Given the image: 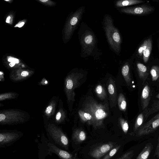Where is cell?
Instances as JSON below:
<instances>
[{
  "label": "cell",
  "instance_id": "obj_1",
  "mask_svg": "<svg viewBox=\"0 0 159 159\" xmlns=\"http://www.w3.org/2000/svg\"><path fill=\"white\" fill-rule=\"evenodd\" d=\"M78 35L81 47V57L85 58L90 56L94 59L99 58L102 53L98 48L97 38L93 30L85 22L81 23Z\"/></svg>",
  "mask_w": 159,
  "mask_h": 159
},
{
  "label": "cell",
  "instance_id": "obj_2",
  "mask_svg": "<svg viewBox=\"0 0 159 159\" xmlns=\"http://www.w3.org/2000/svg\"><path fill=\"white\" fill-rule=\"evenodd\" d=\"M102 23L110 49L119 55L121 50L122 38L119 29L114 25L112 17L110 15L105 14Z\"/></svg>",
  "mask_w": 159,
  "mask_h": 159
},
{
  "label": "cell",
  "instance_id": "obj_3",
  "mask_svg": "<svg viewBox=\"0 0 159 159\" xmlns=\"http://www.w3.org/2000/svg\"><path fill=\"white\" fill-rule=\"evenodd\" d=\"M31 116L25 111L19 109H4L0 111L1 125H14L29 121Z\"/></svg>",
  "mask_w": 159,
  "mask_h": 159
},
{
  "label": "cell",
  "instance_id": "obj_4",
  "mask_svg": "<svg viewBox=\"0 0 159 159\" xmlns=\"http://www.w3.org/2000/svg\"><path fill=\"white\" fill-rule=\"evenodd\" d=\"M85 11V7L82 6L69 15L63 30V39L65 43L70 40L80 22Z\"/></svg>",
  "mask_w": 159,
  "mask_h": 159
},
{
  "label": "cell",
  "instance_id": "obj_5",
  "mask_svg": "<svg viewBox=\"0 0 159 159\" xmlns=\"http://www.w3.org/2000/svg\"><path fill=\"white\" fill-rule=\"evenodd\" d=\"M43 123L48 136L52 139L55 144L68 150L69 139L61 128L52 121Z\"/></svg>",
  "mask_w": 159,
  "mask_h": 159
},
{
  "label": "cell",
  "instance_id": "obj_6",
  "mask_svg": "<svg viewBox=\"0 0 159 159\" xmlns=\"http://www.w3.org/2000/svg\"><path fill=\"white\" fill-rule=\"evenodd\" d=\"M21 131L17 130H1L0 147H8L13 144L23 135Z\"/></svg>",
  "mask_w": 159,
  "mask_h": 159
},
{
  "label": "cell",
  "instance_id": "obj_7",
  "mask_svg": "<svg viewBox=\"0 0 159 159\" xmlns=\"http://www.w3.org/2000/svg\"><path fill=\"white\" fill-rule=\"evenodd\" d=\"M59 99L58 96H53L44 107L42 112L43 123L51 121L53 120L57 109Z\"/></svg>",
  "mask_w": 159,
  "mask_h": 159
},
{
  "label": "cell",
  "instance_id": "obj_8",
  "mask_svg": "<svg viewBox=\"0 0 159 159\" xmlns=\"http://www.w3.org/2000/svg\"><path fill=\"white\" fill-rule=\"evenodd\" d=\"M77 75L75 73L68 74L65 78L64 82V91L66 95L68 104L73 100V90L77 83Z\"/></svg>",
  "mask_w": 159,
  "mask_h": 159
},
{
  "label": "cell",
  "instance_id": "obj_9",
  "mask_svg": "<svg viewBox=\"0 0 159 159\" xmlns=\"http://www.w3.org/2000/svg\"><path fill=\"white\" fill-rule=\"evenodd\" d=\"M34 72V70L26 68L16 69L11 71L9 78L12 82H20L30 78Z\"/></svg>",
  "mask_w": 159,
  "mask_h": 159
},
{
  "label": "cell",
  "instance_id": "obj_10",
  "mask_svg": "<svg viewBox=\"0 0 159 159\" xmlns=\"http://www.w3.org/2000/svg\"><path fill=\"white\" fill-rule=\"evenodd\" d=\"M159 126V112L140 127L138 132V136L149 134Z\"/></svg>",
  "mask_w": 159,
  "mask_h": 159
},
{
  "label": "cell",
  "instance_id": "obj_11",
  "mask_svg": "<svg viewBox=\"0 0 159 159\" xmlns=\"http://www.w3.org/2000/svg\"><path fill=\"white\" fill-rule=\"evenodd\" d=\"M120 13L133 15H143L149 14L154 10L153 8L148 6L127 7L117 9Z\"/></svg>",
  "mask_w": 159,
  "mask_h": 159
},
{
  "label": "cell",
  "instance_id": "obj_12",
  "mask_svg": "<svg viewBox=\"0 0 159 159\" xmlns=\"http://www.w3.org/2000/svg\"><path fill=\"white\" fill-rule=\"evenodd\" d=\"M48 154L54 153L61 159H80L76 155L58 148L56 145L51 142H46Z\"/></svg>",
  "mask_w": 159,
  "mask_h": 159
},
{
  "label": "cell",
  "instance_id": "obj_13",
  "mask_svg": "<svg viewBox=\"0 0 159 159\" xmlns=\"http://www.w3.org/2000/svg\"><path fill=\"white\" fill-rule=\"evenodd\" d=\"M113 143L109 142L103 144L92 150L89 155L96 159H100L114 147Z\"/></svg>",
  "mask_w": 159,
  "mask_h": 159
},
{
  "label": "cell",
  "instance_id": "obj_14",
  "mask_svg": "<svg viewBox=\"0 0 159 159\" xmlns=\"http://www.w3.org/2000/svg\"><path fill=\"white\" fill-rule=\"evenodd\" d=\"M67 119V113L66 111L63 107V103L61 99H60L57 109L52 121L56 124L58 125L59 124L64 123Z\"/></svg>",
  "mask_w": 159,
  "mask_h": 159
},
{
  "label": "cell",
  "instance_id": "obj_15",
  "mask_svg": "<svg viewBox=\"0 0 159 159\" xmlns=\"http://www.w3.org/2000/svg\"><path fill=\"white\" fill-rule=\"evenodd\" d=\"M150 98V88L148 84H146L143 87L141 94V104L143 110L148 107Z\"/></svg>",
  "mask_w": 159,
  "mask_h": 159
},
{
  "label": "cell",
  "instance_id": "obj_16",
  "mask_svg": "<svg viewBox=\"0 0 159 159\" xmlns=\"http://www.w3.org/2000/svg\"><path fill=\"white\" fill-rule=\"evenodd\" d=\"M91 109L93 110L91 111L92 115H93V118H95L96 120H97L96 126L101 125V120H103L107 115L106 112L101 107H94L93 109L91 107Z\"/></svg>",
  "mask_w": 159,
  "mask_h": 159
},
{
  "label": "cell",
  "instance_id": "obj_17",
  "mask_svg": "<svg viewBox=\"0 0 159 159\" xmlns=\"http://www.w3.org/2000/svg\"><path fill=\"white\" fill-rule=\"evenodd\" d=\"M144 2L143 1L139 0H120L115 1L114 2V5L115 7L117 9Z\"/></svg>",
  "mask_w": 159,
  "mask_h": 159
},
{
  "label": "cell",
  "instance_id": "obj_18",
  "mask_svg": "<svg viewBox=\"0 0 159 159\" xmlns=\"http://www.w3.org/2000/svg\"><path fill=\"white\" fill-rule=\"evenodd\" d=\"M85 132L81 129H77L74 131L72 135V139L76 143H80L84 141L86 139Z\"/></svg>",
  "mask_w": 159,
  "mask_h": 159
},
{
  "label": "cell",
  "instance_id": "obj_19",
  "mask_svg": "<svg viewBox=\"0 0 159 159\" xmlns=\"http://www.w3.org/2000/svg\"><path fill=\"white\" fill-rule=\"evenodd\" d=\"M139 78L145 81L148 76V72L147 67L143 64L138 63L137 64Z\"/></svg>",
  "mask_w": 159,
  "mask_h": 159
},
{
  "label": "cell",
  "instance_id": "obj_20",
  "mask_svg": "<svg viewBox=\"0 0 159 159\" xmlns=\"http://www.w3.org/2000/svg\"><path fill=\"white\" fill-rule=\"evenodd\" d=\"M121 73L126 83L129 85L130 84L131 79L129 73V63L126 62L123 65L121 70Z\"/></svg>",
  "mask_w": 159,
  "mask_h": 159
},
{
  "label": "cell",
  "instance_id": "obj_21",
  "mask_svg": "<svg viewBox=\"0 0 159 159\" xmlns=\"http://www.w3.org/2000/svg\"><path fill=\"white\" fill-rule=\"evenodd\" d=\"M152 147V145L150 143L146 144L136 159H147L150 155Z\"/></svg>",
  "mask_w": 159,
  "mask_h": 159
},
{
  "label": "cell",
  "instance_id": "obj_22",
  "mask_svg": "<svg viewBox=\"0 0 159 159\" xmlns=\"http://www.w3.org/2000/svg\"><path fill=\"white\" fill-rule=\"evenodd\" d=\"M19 94L14 92H9L2 93L0 94V101L8 100L15 99L17 98Z\"/></svg>",
  "mask_w": 159,
  "mask_h": 159
},
{
  "label": "cell",
  "instance_id": "obj_23",
  "mask_svg": "<svg viewBox=\"0 0 159 159\" xmlns=\"http://www.w3.org/2000/svg\"><path fill=\"white\" fill-rule=\"evenodd\" d=\"M152 48V41L150 39H148V44L146 49L143 53V58L144 61L146 63L148 60Z\"/></svg>",
  "mask_w": 159,
  "mask_h": 159
},
{
  "label": "cell",
  "instance_id": "obj_24",
  "mask_svg": "<svg viewBox=\"0 0 159 159\" xmlns=\"http://www.w3.org/2000/svg\"><path fill=\"white\" fill-rule=\"evenodd\" d=\"M159 111V100L154 101L151 107L149 109L145 115L147 118L150 115Z\"/></svg>",
  "mask_w": 159,
  "mask_h": 159
},
{
  "label": "cell",
  "instance_id": "obj_25",
  "mask_svg": "<svg viewBox=\"0 0 159 159\" xmlns=\"http://www.w3.org/2000/svg\"><path fill=\"white\" fill-rule=\"evenodd\" d=\"M79 114L81 119L84 121H87L90 122H92L91 120H94L93 119V116L90 114L85 112L82 110H80L79 111Z\"/></svg>",
  "mask_w": 159,
  "mask_h": 159
},
{
  "label": "cell",
  "instance_id": "obj_26",
  "mask_svg": "<svg viewBox=\"0 0 159 159\" xmlns=\"http://www.w3.org/2000/svg\"><path fill=\"white\" fill-rule=\"evenodd\" d=\"M118 104L120 110L124 111H126L127 103L124 95L122 94L119 95L118 99Z\"/></svg>",
  "mask_w": 159,
  "mask_h": 159
},
{
  "label": "cell",
  "instance_id": "obj_27",
  "mask_svg": "<svg viewBox=\"0 0 159 159\" xmlns=\"http://www.w3.org/2000/svg\"><path fill=\"white\" fill-rule=\"evenodd\" d=\"M150 73L152 81H156L159 77V67L157 66H153L151 69Z\"/></svg>",
  "mask_w": 159,
  "mask_h": 159
},
{
  "label": "cell",
  "instance_id": "obj_28",
  "mask_svg": "<svg viewBox=\"0 0 159 159\" xmlns=\"http://www.w3.org/2000/svg\"><path fill=\"white\" fill-rule=\"evenodd\" d=\"M144 115L143 113L139 114L137 117L134 125V131L137 130L142 125L144 121Z\"/></svg>",
  "mask_w": 159,
  "mask_h": 159
},
{
  "label": "cell",
  "instance_id": "obj_29",
  "mask_svg": "<svg viewBox=\"0 0 159 159\" xmlns=\"http://www.w3.org/2000/svg\"><path fill=\"white\" fill-rule=\"evenodd\" d=\"M120 147V145H119L112 148L103 159H110L116 153Z\"/></svg>",
  "mask_w": 159,
  "mask_h": 159
},
{
  "label": "cell",
  "instance_id": "obj_30",
  "mask_svg": "<svg viewBox=\"0 0 159 159\" xmlns=\"http://www.w3.org/2000/svg\"><path fill=\"white\" fill-rule=\"evenodd\" d=\"M120 121L123 131L125 134H126L129 129V125L127 121L120 118Z\"/></svg>",
  "mask_w": 159,
  "mask_h": 159
},
{
  "label": "cell",
  "instance_id": "obj_31",
  "mask_svg": "<svg viewBox=\"0 0 159 159\" xmlns=\"http://www.w3.org/2000/svg\"><path fill=\"white\" fill-rule=\"evenodd\" d=\"M148 44V39L145 40L139 48L138 52L139 56H141L143 55V52L147 47Z\"/></svg>",
  "mask_w": 159,
  "mask_h": 159
},
{
  "label": "cell",
  "instance_id": "obj_32",
  "mask_svg": "<svg viewBox=\"0 0 159 159\" xmlns=\"http://www.w3.org/2000/svg\"><path fill=\"white\" fill-rule=\"evenodd\" d=\"M134 154V151L131 150L126 152L117 159H131Z\"/></svg>",
  "mask_w": 159,
  "mask_h": 159
},
{
  "label": "cell",
  "instance_id": "obj_33",
  "mask_svg": "<svg viewBox=\"0 0 159 159\" xmlns=\"http://www.w3.org/2000/svg\"><path fill=\"white\" fill-rule=\"evenodd\" d=\"M96 92L98 96L103 97L105 95V91L101 85H98L96 88Z\"/></svg>",
  "mask_w": 159,
  "mask_h": 159
},
{
  "label": "cell",
  "instance_id": "obj_34",
  "mask_svg": "<svg viewBox=\"0 0 159 159\" xmlns=\"http://www.w3.org/2000/svg\"><path fill=\"white\" fill-rule=\"evenodd\" d=\"M38 1L46 5L53 6L55 5V2L49 0H39Z\"/></svg>",
  "mask_w": 159,
  "mask_h": 159
},
{
  "label": "cell",
  "instance_id": "obj_35",
  "mask_svg": "<svg viewBox=\"0 0 159 159\" xmlns=\"http://www.w3.org/2000/svg\"><path fill=\"white\" fill-rule=\"evenodd\" d=\"M108 92L110 94H113L114 92V89L113 85L111 84L109 85L108 87Z\"/></svg>",
  "mask_w": 159,
  "mask_h": 159
},
{
  "label": "cell",
  "instance_id": "obj_36",
  "mask_svg": "<svg viewBox=\"0 0 159 159\" xmlns=\"http://www.w3.org/2000/svg\"><path fill=\"white\" fill-rule=\"evenodd\" d=\"M12 16H11V15L8 16L7 17L6 19V22L7 23L11 24L12 23Z\"/></svg>",
  "mask_w": 159,
  "mask_h": 159
},
{
  "label": "cell",
  "instance_id": "obj_37",
  "mask_svg": "<svg viewBox=\"0 0 159 159\" xmlns=\"http://www.w3.org/2000/svg\"><path fill=\"white\" fill-rule=\"evenodd\" d=\"M4 73L3 72L1 71L0 72V81H3L5 80V78L4 76Z\"/></svg>",
  "mask_w": 159,
  "mask_h": 159
},
{
  "label": "cell",
  "instance_id": "obj_38",
  "mask_svg": "<svg viewBox=\"0 0 159 159\" xmlns=\"http://www.w3.org/2000/svg\"><path fill=\"white\" fill-rule=\"evenodd\" d=\"M25 24V22L24 21H22L16 24V26H15V27L20 28L23 26Z\"/></svg>",
  "mask_w": 159,
  "mask_h": 159
},
{
  "label": "cell",
  "instance_id": "obj_39",
  "mask_svg": "<svg viewBox=\"0 0 159 159\" xmlns=\"http://www.w3.org/2000/svg\"><path fill=\"white\" fill-rule=\"evenodd\" d=\"M159 152V137L158 139V142L156 149L155 150V155H157Z\"/></svg>",
  "mask_w": 159,
  "mask_h": 159
},
{
  "label": "cell",
  "instance_id": "obj_40",
  "mask_svg": "<svg viewBox=\"0 0 159 159\" xmlns=\"http://www.w3.org/2000/svg\"><path fill=\"white\" fill-rule=\"evenodd\" d=\"M156 98L159 99V93L156 96Z\"/></svg>",
  "mask_w": 159,
  "mask_h": 159
},
{
  "label": "cell",
  "instance_id": "obj_41",
  "mask_svg": "<svg viewBox=\"0 0 159 159\" xmlns=\"http://www.w3.org/2000/svg\"><path fill=\"white\" fill-rule=\"evenodd\" d=\"M4 106V105L3 104H2L1 103H0V107H2V106Z\"/></svg>",
  "mask_w": 159,
  "mask_h": 159
},
{
  "label": "cell",
  "instance_id": "obj_42",
  "mask_svg": "<svg viewBox=\"0 0 159 159\" xmlns=\"http://www.w3.org/2000/svg\"><path fill=\"white\" fill-rule=\"evenodd\" d=\"M157 157H159V152H158L157 154Z\"/></svg>",
  "mask_w": 159,
  "mask_h": 159
}]
</instances>
